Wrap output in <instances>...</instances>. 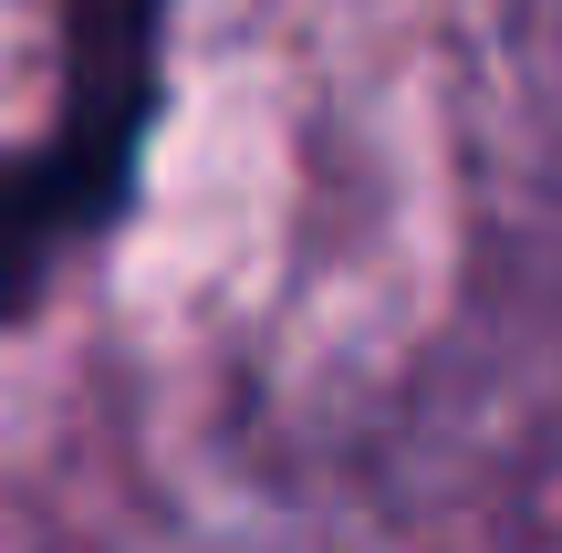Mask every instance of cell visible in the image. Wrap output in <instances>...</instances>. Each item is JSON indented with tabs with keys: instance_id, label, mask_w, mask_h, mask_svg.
Segmentation results:
<instances>
[{
	"instance_id": "cell-1",
	"label": "cell",
	"mask_w": 562,
	"mask_h": 553,
	"mask_svg": "<svg viewBox=\"0 0 562 553\" xmlns=\"http://www.w3.org/2000/svg\"><path fill=\"white\" fill-rule=\"evenodd\" d=\"M167 0H63V115L0 178V313L42 292V272L94 241L136 188V146L157 125Z\"/></svg>"
}]
</instances>
